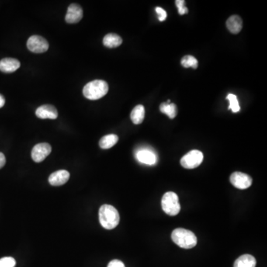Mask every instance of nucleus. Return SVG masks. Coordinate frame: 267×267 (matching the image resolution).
<instances>
[{"instance_id":"nucleus-16","label":"nucleus","mask_w":267,"mask_h":267,"mask_svg":"<svg viewBox=\"0 0 267 267\" xmlns=\"http://www.w3.org/2000/svg\"><path fill=\"white\" fill-rule=\"evenodd\" d=\"M256 260L252 255H243L239 257L234 264V267H255Z\"/></svg>"},{"instance_id":"nucleus-13","label":"nucleus","mask_w":267,"mask_h":267,"mask_svg":"<svg viewBox=\"0 0 267 267\" xmlns=\"http://www.w3.org/2000/svg\"><path fill=\"white\" fill-rule=\"evenodd\" d=\"M20 66V62L17 59L8 57L0 60V71L6 74L15 72Z\"/></svg>"},{"instance_id":"nucleus-23","label":"nucleus","mask_w":267,"mask_h":267,"mask_svg":"<svg viewBox=\"0 0 267 267\" xmlns=\"http://www.w3.org/2000/svg\"><path fill=\"white\" fill-rule=\"evenodd\" d=\"M175 3H176L177 7H178V13H179L180 15H184L189 12L188 8L184 6V5H185V1H184V0H177Z\"/></svg>"},{"instance_id":"nucleus-11","label":"nucleus","mask_w":267,"mask_h":267,"mask_svg":"<svg viewBox=\"0 0 267 267\" xmlns=\"http://www.w3.org/2000/svg\"><path fill=\"white\" fill-rule=\"evenodd\" d=\"M36 116L40 119H55L58 117V112L55 107L51 105H43L36 110Z\"/></svg>"},{"instance_id":"nucleus-4","label":"nucleus","mask_w":267,"mask_h":267,"mask_svg":"<svg viewBox=\"0 0 267 267\" xmlns=\"http://www.w3.org/2000/svg\"><path fill=\"white\" fill-rule=\"evenodd\" d=\"M162 209L165 213L170 216H175L181 211V204L179 203V198L175 192H167L163 196Z\"/></svg>"},{"instance_id":"nucleus-7","label":"nucleus","mask_w":267,"mask_h":267,"mask_svg":"<svg viewBox=\"0 0 267 267\" xmlns=\"http://www.w3.org/2000/svg\"><path fill=\"white\" fill-rule=\"evenodd\" d=\"M230 182L237 189H246L251 186L252 179L247 174L236 171L233 173L230 176Z\"/></svg>"},{"instance_id":"nucleus-8","label":"nucleus","mask_w":267,"mask_h":267,"mask_svg":"<svg viewBox=\"0 0 267 267\" xmlns=\"http://www.w3.org/2000/svg\"><path fill=\"white\" fill-rule=\"evenodd\" d=\"M136 158L139 162L148 166H154L158 161L157 154L148 148L140 149L136 152Z\"/></svg>"},{"instance_id":"nucleus-12","label":"nucleus","mask_w":267,"mask_h":267,"mask_svg":"<svg viewBox=\"0 0 267 267\" xmlns=\"http://www.w3.org/2000/svg\"><path fill=\"white\" fill-rule=\"evenodd\" d=\"M70 174L66 170H59L55 172L52 173L49 176V181L50 185L54 186L64 185L69 180Z\"/></svg>"},{"instance_id":"nucleus-19","label":"nucleus","mask_w":267,"mask_h":267,"mask_svg":"<svg viewBox=\"0 0 267 267\" xmlns=\"http://www.w3.org/2000/svg\"><path fill=\"white\" fill-rule=\"evenodd\" d=\"M118 140L119 138L116 134H108L100 139L99 145L102 150H109L117 143Z\"/></svg>"},{"instance_id":"nucleus-27","label":"nucleus","mask_w":267,"mask_h":267,"mask_svg":"<svg viewBox=\"0 0 267 267\" xmlns=\"http://www.w3.org/2000/svg\"><path fill=\"white\" fill-rule=\"evenodd\" d=\"M5 99L2 95H0V109L2 108L5 105Z\"/></svg>"},{"instance_id":"nucleus-2","label":"nucleus","mask_w":267,"mask_h":267,"mask_svg":"<svg viewBox=\"0 0 267 267\" xmlns=\"http://www.w3.org/2000/svg\"><path fill=\"white\" fill-rule=\"evenodd\" d=\"M109 91V85L104 80H93L84 86L83 93L85 98L97 100L103 98Z\"/></svg>"},{"instance_id":"nucleus-5","label":"nucleus","mask_w":267,"mask_h":267,"mask_svg":"<svg viewBox=\"0 0 267 267\" xmlns=\"http://www.w3.org/2000/svg\"><path fill=\"white\" fill-rule=\"evenodd\" d=\"M203 160V153L198 150H192L181 158V164L184 168L192 169L202 164Z\"/></svg>"},{"instance_id":"nucleus-10","label":"nucleus","mask_w":267,"mask_h":267,"mask_svg":"<svg viewBox=\"0 0 267 267\" xmlns=\"http://www.w3.org/2000/svg\"><path fill=\"white\" fill-rule=\"evenodd\" d=\"M83 17V11L81 6L75 3L71 4L66 15V22L70 24L77 23Z\"/></svg>"},{"instance_id":"nucleus-22","label":"nucleus","mask_w":267,"mask_h":267,"mask_svg":"<svg viewBox=\"0 0 267 267\" xmlns=\"http://www.w3.org/2000/svg\"><path fill=\"white\" fill-rule=\"evenodd\" d=\"M15 265L16 261L11 257H6L0 259V267H15Z\"/></svg>"},{"instance_id":"nucleus-25","label":"nucleus","mask_w":267,"mask_h":267,"mask_svg":"<svg viewBox=\"0 0 267 267\" xmlns=\"http://www.w3.org/2000/svg\"><path fill=\"white\" fill-rule=\"evenodd\" d=\"M108 267H126L124 264L119 260H113L109 263Z\"/></svg>"},{"instance_id":"nucleus-20","label":"nucleus","mask_w":267,"mask_h":267,"mask_svg":"<svg viewBox=\"0 0 267 267\" xmlns=\"http://www.w3.org/2000/svg\"><path fill=\"white\" fill-rule=\"evenodd\" d=\"M181 65L184 68H197L198 66V62L197 59L192 56H185L181 60Z\"/></svg>"},{"instance_id":"nucleus-14","label":"nucleus","mask_w":267,"mask_h":267,"mask_svg":"<svg viewBox=\"0 0 267 267\" xmlns=\"http://www.w3.org/2000/svg\"><path fill=\"white\" fill-rule=\"evenodd\" d=\"M226 27L232 33L234 34L238 33L240 31L242 30V19L237 15H233L226 21Z\"/></svg>"},{"instance_id":"nucleus-6","label":"nucleus","mask_w":267,"mask_h":267,"mask_svg":"<svg viewBox=\"0 0 267 267\" xmlns=\"http://www.w3.org/2000/svg\"><path fill=\"white\" fill-rule=\"evenodd\" d=\"M27 47L30 51L33 52V53H41L47 51L49 48V44L47 40L43 36L33 35L28 39Z\"/></svg>"},{"instance_id":"nucleus-3","label":"nucleus","mask_w":267,"mask_h":267,"mask_svg":"<svg viewBox=\"0 0 267 267\" xmlns=\"http://www.w3.org/2000/svg\"><path fill=\"white\" fill-rule=\"evenodd\" d=\"M173 242L183 249H192L197 245L198 239L192 232L185 229L178 228L171 233Z\"/></svg>"},{"instance_id":"nucleus-18","label":"nucleus","mask_w":267,"mask_h":267,"mask_svg":"<svg viewBox=\"0 0 267 267\" xmlns=\"http://www.w3.org/2000/svg\"><path fill=\"white\" fill-rule=\"evenodd\" d=\"M160 110L162 113L167 115L170 119H174L178 114L176 105L171 103L170 100H168L167 102H164L160 105Z\"/></svg>"},{"instance_id":"nucleus-1","label":"nucleus","mask_w":267,"mask_h":267,"mask_svg":"<svg viewBox=\"0 0 267 267\" xmlns=\"http://www.w3.org/2000/svg\"><path fill=\"white\" fill-rule=\"evenodd\" d=\"M99 220L103 228L113 230L119 224V215L114 206L102 205L99 210Z\"/></svg>"},{"instance_id":"nucleus-26","label":"nucleus","mask_w":267,"mask_h":267,"mask_svg":"<svg viewBox=\"0 0 267 267\" xmlns=\"http://www.w3.org/2000/svg\"><path fill=\"white\" fill-rule=\"evenodd\" d=\"M5 163H6V159L5 155L2 152H0V168H2L5 166Z\"/></svg>"},{"instance_id":"nucleus-9","label":"nucleus","mask_w":267,"mask_h":267,"mask_svg":"<svg viewBox=\"0 0 267 267\" xmlns=\"http://www.w3.org/2000/svg\"><path fill=\"white\" fill-rule=\"evenodd\" d=\"M51 152V146L49 143H39L33 147L32 151V157L33 161L40 163Z\"/></svg>"},{"instance_id":"nucleus-15","label":"nucleus","mask_w":267,"mask_h":267,"mask_svg":"<svg viewBox=\"0 0 267 267\" xmlns=\"http://www.w3.org/2000/svg\"><path fill=\"white\" fill-rule=\"evenodd\" d=\"M123 43V39L116 33H109L103 38V45L109 49L119 47Z\"/></svg>"},{"instance_id":"nucleus-17","label":"nucleus","mask_w":267,"mask_h":267,"mask_svg":"<svg viewBox=\"0 0 267 267\" xmlns=\"http://www.w3.org/2000/svg\"><path fill=\"white\" fill-rule=\"evenodd\" d=\"M145 117V108L143 105H138L134 108L131 113V119L134 124L138 125L143 123Z\"/></svg>"},{"instance_id":"nucleus-21","label":"nucleus","mask_w":267,"mask_h":267,"mask_svg":"<svg viewBox=\"0 0 267 267\" xmlns=\"http://www.w3.org/2000/svg\"><path fill=\"white\" fill-rule=\"evenodd\" d=\"M226 99L230 101V106L229 109H231L234 113H237L240 111V105H239L238 100H237V96L233 94H230L226 97Z\"/></svg>"},{"instance_id":"nucleus-24","label":"nucleus","mask_w":267,"mask_h":267,"mask_svg":"<svg viewBox=\"0 0 267 267\" xmlns=\"http://www.w3.org/2000/svg\"><path fill=\"white\" fill-rule=\"evenodd\" d=\"M155 11L158 15V19L160 22H163L167 19V14L165 10L163 9L162 8H160V7H157V8H156Z\"/></svg>"}]
</instances>
